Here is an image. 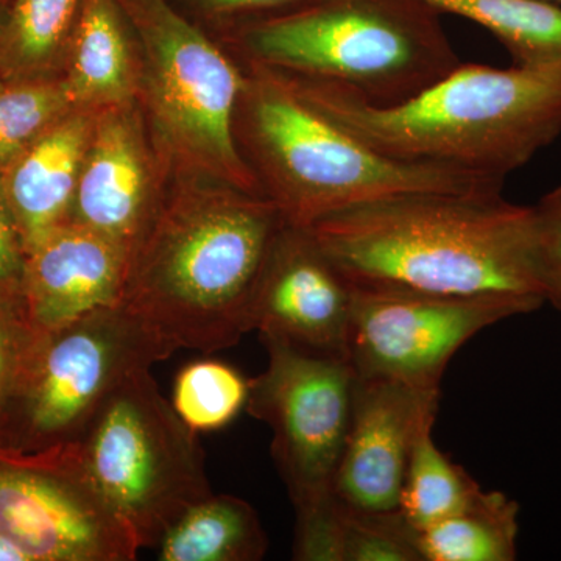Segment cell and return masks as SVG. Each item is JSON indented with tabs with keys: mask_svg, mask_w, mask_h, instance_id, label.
<instances>
[{
	"mask_svg": "<svg viewBox=\"0 0 561 561\" xmlns=\"http://www.w3.org/2000/svg\"><path fill=\"white\" fill-rule=\"evenodd\" d=\"M308 228L356 286L545 300L530 206L513 205L502 191L393 195Z\"/></svg>",
	"mask_w": 561,
	"mask_h": 561,
	"instance_id": "6da1fadb",
	"label": "cell"
},
{
	"mask_svg": "<svg viewBox=\"0 0 561 561\" xmlns=\"http://www.w3.org/2000/svg\"><path fill=\"white\" fill-rule=\"evenodd\" d=\"M279 77L302 102L393 161L505 181L561 133V62L508 69L460 62L393 106L332 84Z\"/></svg>",
	"mask_w": 561,
	"mask_h": 561,
	"instance_id": "7a4b0ae2",
	"label": "cell"
},
{
	"mask_svg": "<svg viewBox=\"0 0 561 561\" xmlns=\"http://www.w3.org/2000/svg\"><path fill=\"white\" fill-rule=\"evenodd\" d=\"M251 192L181 202L131 253L121 305L173 351L231 348L253 331L262 275L284 225Z\"/></svg>",
	"mask_w": 561,
	"mask_h": 561,
	"instance_id": "3957f363",
	"label": "cell"
},
{
	"mask_svg": "<svg viewBox=\"0 0 561 561\" xmlns=\"http://www.w3.org/2000/svg\"><path fill=\"white\" fill-rule=\"evenodd\" d=\"M243 44L260 69L376 106L415 98L461 62L440 13L421 0H308L254 22Z\"/></svg>",
	"mask_w": 561,
	"mask_h": 561,
	"instance_id": "277c9868",
	"label": "cell"
},
{
	"mask_svg": "<svg viewBox=\"0 0 561 561\" xmlns=\"http://www.w3.org/2000/svg\"><path fill=\"white\" fill-rule=\"evenodd\" d=\"M245 125L283 219L297 227L411 192L502 191L504 181L393 161L321 116L275 73L245 81Z\"/></svg>",
	"mask_w": 561,
	"mask_h": 561,
	"instance_id": "5b68a950",
	"label": "cell"
},
{
	"mask_svg": "<svg viewBox=\"0 0 561 561\" xmlns=\"http://www.w3.org/2000/svg\"><path fill=\"white\" fill-rule=\"evenodd\" d=\"M77 443L140 549L157 548L184 512L213 494L201 437L162 397L150 368L116 387Z\"/></svg>",
	"mask_w": 561,
	"mask_h": 561,
	"instance_id": "8992f818",
	"label": "cell"
},
{
	"mask_svg": "<svg viewBox=\"0 0 561 561\" xmlns=\"http://www.w3.org/2000/svg\"><path fill=\"white\" fill-rule=\"evenodd\" d=\"M173 353L122 305L31 335L0 412V446L32 453L79 440L128 375Z\"/></svg>",
	"mask_w": 561,
	"mask_h": 561,
	"instance_id": "52a82bcc",
	"label": "cell"
},
{
	"mask_svg": "<svg viewBox=\"0 0 561 561\" xmlns=\"http://www.w3.org/2000/svg\"><path fill=\"white\" fill-rule=\"evenodd\" d=\"M119 3L146 39L151 98L162 130L186 160L232 190L253 194L260 183L232 133V117L245 88L241 73L168 0Z\"/></svg>",
	"mask_w": 561,
	"mask_h": 561,
	"instance_id": "ba28073f",
	"label": "cell"
},
{
	"mask_svg": "<svg viewBox=\"0 0 561 561\" xmlns=\"http://www.w3.org/2000/svg\"><path fill=\"white\" fill-rule=\"evenodd\" d=\"M268 365L250 379L245 411L271 426L272 454L298 515L334 497L348 437L356 373L343 357L261 337Z\"/></svg>",
	"mask_w": 561,
	"mask_h": 561,
	"instance_id": "9c48e42d",
	"label": "cell"
},
{
	"mask_svg": "<svg viewBox=\"0 0 561 561\" xmlns=\"http://www.w3.org/2000/svg\"><path fill=\"white\" fill-rule=\"evenodd\" d=\"M348 362L359 379L440 390L449 360L471 337L545 305L530 295H437L356 286Z\"/></svg>",
	"mask_w": 561,
	"mask_h": 561,
	"instance_id": "30bf717a",
	"label": "cell"
},
{
	"mask_svg": "<svg viewBox=\"0 0 561 561\" xmlns=\"http://www.w3.org/2000/svg\"><path fill=\"white\" fill-rule=\"evenodd\" d=\"M0 534L31 561H131L140 551L77 442L32 453L0 446Z\"/></svg>",
	"mask_w": 561,
	"mask_h": 561,
	"instance_id": "8fae6325",
	"label": "cell"
},
{
	"mask_svg": "<svg viewBox=\"0 0 561 561\" xmlns=\"http://www.w3.org/2000/svg\"><path fill=\"white\" fill-rule=\"evenodd\" d=\"M354 294L312 231L284 221L262 275L253 331L348 360Z\"/></svg>",
	"mask_w": 561,
	"mask_h": 561,
	"instance_id": "7c38bea8",
	"label": "cell"
},
{
	"mask_svg": "<svg viewBox=\"0 0 561 561\" xmlns=\"http://www.w3.org/2000/svg\"><path fill=\"white\" fill-rule=\"evenodd\" d=\"M438 401L440 390L356 378L334 496L360 512H400L413 445L423 427L437 420Z\"/></svg>",
	"mask_w": 561,
	"mask_h": 561,
	"instance_id": "4fadbf2b",
	"label": "cell"
},
{
	"mask_svg": "<svg viewBox=\"0 0 561 561\" xmlns=\"http://www.w3.org/2000/svg\"><path fill=\"white\" fill-rule=\"evenodd\" d=\"M130 261L121 243L77 221L61 225L25 257L22 324L32 335L49 334L121 305Z\"/></svg>",
	"mask_w": 561,
	"mask_h": 561,
	"instance_id": "5bb4252c",
	"label": "cell"
},
{
	"mask_svg": "<svg viewBox=\"0 0 561 561\" xmlns=\"http://www.w3.org/2000/svg\"><path fill=\"white\" fill-rule=\"evenodd\" d=\"M70 221L135 251L150 228L149 181L138 131L124 113L92 130Z\"/></svg>",
	"mask_w": 561,
	"mask_h": 561,
	"instance_id": "9a60e30c",
	"label": "cell"
},
{
	"mask_svg": "<svg viewBox=\"0 0 561 561\" xmlns=\"http://www.w3.org/2000/svg\"><path fill=\"white\" fill-rule=\"evenodd\" d=\"M91 122L68 114L0 173V191L25 254L70 221Z\"/></svg>",
	"mask_w": 561,
	"mask_h": 561,
	"instance_id": "2e32d148",
	"label": "cell"
},
{
	"mask_svg": "<svg viewBox=\"0 0 561 561\" xmlns=\"http://www.w3.org/2000/svg\"><path fill=\"white\" fill-rule=\"evenodd\" d=\"M294 559L300 561H421L416 531L400 512L356 511L332 497L297 516Z\"/></svg>",
	"mask_w": 561,
	"mask_h": 561,
	"instance_id": "e0dca14e",
	"label": "cell"
},
{
	"mask_svg": "<svg viewBox=\"0 0 561 561\" xmlns=\"http://www.w3.org/2000/svg\"><path fill=\"white\" fill-rule=\"evenodd\" d=\"M267 548L249 502L214 493L184 512L157 545L161 561H260Z\"/></svg>",
	"mask_w": 561,
	"mask_h": 561,
	"instance_id": "ac0fdd59",
	"label": "cell"
},
{
	"mask_svg": "<svg viewBox=\"0 0 561 561\" xmlns=\"http://www.w3.org/2000/svg\"><path fill=\"white\" fill-rule=\"evenodd\" d=\"M122 13L119 0H81L65 80L73 105L119 102L130 94V55Z\"/></svg>",
	"mask_w": 561,
	"mask_h": 561,
	"instance_id": "d6986e66",
	"label": "cell"
},
{
	"mask_svg": "<svg viewBox=\"0 0 561 561\" xmlns=\"http://www.w3.org/2000/svg\"><path fill=\"white\" fill-rule=\"evenodd\" d=\"M518 516V502L481 490L460 512L416 531L421 561L516 560Z\"/></svg>",
	"mask_w": 561,
	"mask_h": 561,
	"instance_id": "ffe728a7",
	"label": "cell"
},
{
	"mask_svg": "<svg viewBox=\"0 0 561 561\" xmlns=\"http://www.w3.org/2000/svg\"><path fill=\"white\" fill-rule=\"evenodd\" d=\"M438 13L482 25L508 50L513 65L561 62V5L551 0H421Z\"/></svg>",
	"mask_w": 561,
	"mask_h": 561,
	"instance_id": "44dd1931",
	"label": "cell"
},
{
	"mask_svg": "<svg viewBox=\"0 0 561 561\" xmlns=\"http://www.w3.org/2000/svg\"><path fill=\"white\" fill-rule=\"evenodd\" d=\"M81 0H10L0 28V70L11 80L41 79L72 35Z\"/></svg>",
	"mask_w": 561,
	"mask_h": 561,
	"instance_id": "7402d4cb",
	"label": "cell"
},
{
	"mask_svg": "<svg viewBox=\"0 0 561 561\" xmlns=\"http://www.w3.org/2000/svg\"><path fill=\"white\" fill-rule=\"evenodd\" d=\"M434 424L424 426L416 437L401 490L400 513L415 531L460 512L482 490L463 467L437 448Z\"/></svg>",
	"mask_w": 561,
	"mask_h": 561,
	"instance_id": "603a6c76",
	"label": "cell"
},
{
	"mask_svg": "<svg viewBox=\"0 0 561 561\" xmlns=\"http://www.w3.org/2000/svg\"><path fill=\"white\" fill-rule=\"evenodd\" d=\"M250 379L227 362L198 359L184 365L172 389V405L192 431L224 430L247 408Z\"/></svg>",
	"mask_w": 561,
	"mask_h": 561,
	"instance_id": "cb8c5ba5",
	"label": "cell"
},
{
	"mask_svg": "<svg viewBox=\"0 0 561 561\" xmlns=\"http://www.w3.org/2000/svg\"><path fill=\"white\" fill-rule=\"evenodd\" d=\"M72 105L65 81L41 77L0 84V173L68 116Z\"/></svg>",
	"mask_w": 561,
	"mask_h": 561,
	"instance_id": "d4e9b609",
	"label": "cell"
},
{
	"mask_svg": "<svg viewBox=\"0 0 561 561\" xmlns=\"http://www.w3.org/2000/svg\"><path fill=\"white\" fill-rule=\"evenodd\" d=\"M530 209L535 265L542 295L561 312V184Z\"/></svg>",
	"mask_w": 561,
	"mask_h": 561,
	"instance_id": "484cf974",
	"label": "cell"
},
{
	"mask_svg": "<svg viewBox=\"0 0 561 561\" xmlns=\"http://www.w3.org/2000/svg\"><path fill=\"white\" fill-rule=\"evenodd\" d=\"M25 257L20 232L0 191V311L18 321H21Z\"/></svg>",
	"mask_w": 561,
	"mask_h": 561,
	"instance_id": "4316f807",
	"label": "cell"
},
{
	"mask_svg": "<svg viewBox=\"0 0 561 561\" xmlns=\"http://www.w3.org/2000/svg\"><path fill=\"white\" fill-rule=\"evenodd\" d=\"M31 335L21 321L0 311V412L9 398Z\"/></svg>",
	"mask_w": 561,
	"mask_h": 561,
	"instance_id": "83f0119b",
	"label": "cell"
},
{
	"mask_svg": "<svg viewBox=\"0 0 561 561\" xmlns=\"http://www.w3.org/2000/svg\"><path fill=\"white\" fill-rule=\"evenodd\" d=\"M213 9L230 13H257V11H286L308 0H203Z\"/></svg>",
	"mask_w": 561,
	"mask_h": 561,
	"instance_id": "f1b7e54d",
	"label": "cell"
},
{
	"mask_svg": "<svg viewBox=\"0 0 561 561\" xmlns=\"http://www.w3.org/2000/svg\"><path fill=\"white\" fill-rule=\"evenodd\" d=\"M0 561H31L27 553L22 552L9 538L0 534Z\"/></svg>",
	"mask_w": 561,
	"mask_h": 561,
	"instance_id": "f546056e",
	"label": "cell"
},
{
	"mask_svg": "<svg viewBox=\"0 0 561 561\" xmlns=\"http://www.w3.org/2000/svg\"><path fill=\"white\" fill-rule=\"evenodd\" d=\"M7 11H9V2L0 0V28L3 27V22L7 20Z\"/></svg>",
	"mask_w": 561,
	"mask_h": 561,
	"instance_id": "4dcf8cb0",
	"label": "cell"
},
{
	"mask_svg": "<svg viewBox=\"0 0 561 561\" xmlns=\"http://www.w3.org/2000/svg\"><path fill=\"white\" fill-rule=\"evenodd\" d=\"M551 2L560 3L561 5V0H551Z\"/></svg>",
	"mask_w": 561,
	"mask_h": 561,
	"instance_id": "1f68e13d",
	"label": "cell"
},
{
	"mask_svg": "<svg viewBox=\"0 0 561 561\" xmlns=\"http://www.w3.org/2000/svg\"><path fill=\"white\" fill-rule=\"evenodd\" d=\"M5 2H9V3H10V0H5Z\"/></svg>",
	"mask_w": 561,
	"mask_h": 561,
	"instance_id": "d6a6232c",
	"label": "cell"
}]
</instances>
